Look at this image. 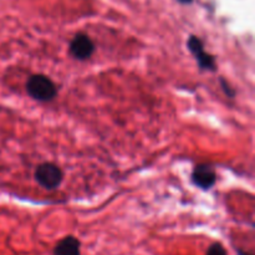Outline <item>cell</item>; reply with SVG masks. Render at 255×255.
I'll return each mask as SVG.
<instances>
[{"instance_id": "obj_1", "label": "cell", "mask_w": 255, "mask_h": 255, "mask_svg": "<svg viewBox=\"0 0 255 255\" xmlns=\"http://www.w3.org/2000/svg\"><path fill=\"white\" fill-rule=\"evenodd\" d=\"M25 89L31 99L40 102L52 101L57 96V89L55 82L49 76L42 74L31 75L27 79Z\"/></svg>"}, {"instance_id": "obj_2", "label": "cell", "mask_w": 255, "mask_h": 255, "mask_svg": "<svg viewBox=\"0 0 255 255\" xmlns=\"http://www.w3.org/2000/svg\"><path fill=\"white\" fill-rule=\"evenodd\" d=\"M34 178L40 187L45 189L59 188L60 184L64 181V172L59 166L51 162H44L39 164L34 172Z\"/></svg>"}, {"instance_id": "obj_3", "label": "cell", "mask_w": 255, "mask_h": 255, "mask_svg": "<svg viewBox=\"0 0 255 255\" xmlns=\"http://www.w3.org/2000/svg\"><path fill=\"white\" fill-rule=\"evenodd\" d=\"M187 47H188L191 54L193 55V57L196 59L199 69L206 70V71H216L217 70L216 57H214L213 55L208 54V52L204 50L203 41H202L198 36H196V35H191L188 41H187Z\"/></svg>"}, {"instance_id": "obj_4", "label": "cell", "mask_w": 255, "mask_h": 255, "mask_svg": "<svg viewBox=\"0 0 255 255\" xmlns=\"http://www.w3.org/2000/svg\"><path fill=\"white\" fill-rule=\"evenodd\" d=\"M70 55L75 60L79 61H85L90 59L95 52V42L92 41L91 37L85 32H79L74 36V39L70 42L69 47Z\"/></svg>"}, {"instance_id": "obj_5", "label": "cell", "mask_w": 255, "mask_h": 255, "mask_svg": "<svg viewBox=\"0 0 255 255\" xmlns=\"http://www.w3.org/2000/svg\"><path fill=\"white\" fill-rule=\"evenodd\" d=\"M191 178L198 188L208 191L216 184L217 174L216 171L208 164H197L192 171Z\"/></svg>"}, {"instance_id": "obj_6", "label": "cell", "mask_w": 255, "mask_h": 255, "mask_svg": "<svg viewBox=\"0 0 255 255\" xmlns=\"http://www.w3.org/2000/svg\"><path fill=\"white\" fill-rule=\"evenodd\" d=\"M81 243L72 236L65 237L56 244L54 255H81Z\"/></svg>"}, {"instance_id": "obj_7", "label": "cell", "mask_w": 255, "mask_h": 255, "mask_svg": "<svg viewBox=\"0 0 255 255\" xmlns=\"http://www.w3.org/2000/svg\"><path fill=\"white\" fill-rule=\"evenodd\" d=\"M207 255H228L227 251L224 249V247L221 243H213L208 248Z\"/></svg>"}, {"instance_id": "obj_8", "label": "cell", "mask_w": 255, "mask_h": 255, "mask_svg": "<svg viewBox=\"0 0 255 255\" xmlns=\"http://www.w3.org/2000/svg\"><path fill=\"white\" fill-rule=\"evenodd\" d=\"M221 84H222V87H223V91L226 92L227 96L234 97V95H236V91H234V90H232V87L229 86L228 82L224 81V79H221Z\"/></svg>"}, {"instance_id": "obj_9", "label": "cell", "mask_w": 255, "mask_h": 255, "mask_svg": "<svg viewBox=\"0 0 255 255\" xmlns=\"http://www.w3.org/2000/svg\"><path fill=\"white\" fill-rule=\"evenodd\" d=\"M178 2H181V4H191L193 0H177Z\"/></svg>"}, {"instance_id": "obj_10", "label": "cell", "mask_w": 255, "mask_h": 255, "mask_svg": "<svg viewBox=\"0 0 255 255\" xmlns=\"http://www.w3.org/2000/svg\"><path fill=\"white\" fill-rule=\"evenodd\" d=\"M238 253H239V255H249L248 253H244V252H242V251H239Z\"/></svg>"}]
</instances>
